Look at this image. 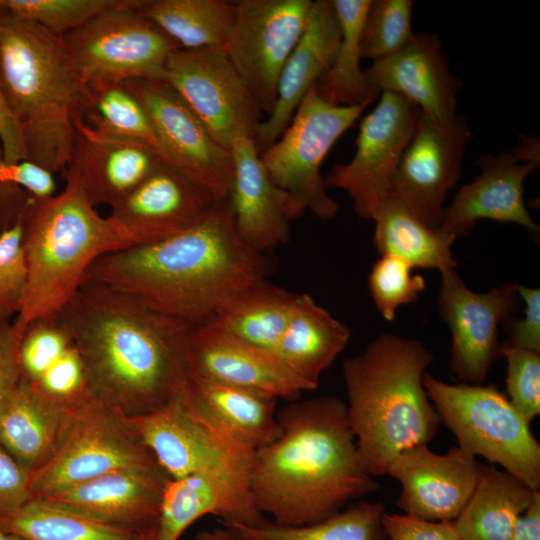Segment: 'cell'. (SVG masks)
<instances>
[{"label": "cell", "instance_id": "cell-50", "mask_svg": "<svg viewBox=\"0 0 540 540\" xmlns=\"http://www.w3.org/2000/svg\"><path fill=\"white\" fill-rule=\"evenodd\" d=\"M31 472L0 446V513L14 510L29 499Z\"/></svg>", "mask_w": 540, "mask_h": 540}, {"label": "cell", "instance_id": "cell-52", "mask_svg": "<svg viewBox=\"0 0 540 540\" xmlns=\"http://www.w3.org/2000/svg\"><path fill=\"white\" fill-rule=\"evenodd\" d=\"M511 540H540V492L535 491L529 505L517 518Z\"/></svg>", "mask_w": 540, "mask_h": 540}, {"label": "cell", "instance_id": "cell-39", "mask_svg": "<svg viewBox=\"0 0 540 540\" xmlns=\"http://www.w3.org/2000/svg\"><path fill=\"white\" fill-rule=\"evenodd\" d=\"M412 0H372L361 33V57H387L408 43L412 30Z\"/></svg>", "mask_w": 540, "mask_h": 540}, {"label": "cell", "instance_id": "cell-45", "mask_svg": "<svg viewBox=\"0 0 540 540\" xmlns=\"http://www.w3.org/2000/svg\"><path fill=\"white\" fill-rule=\"evenodd\" d=\"M35 383L43 392L60 400L73 401L89 394L82 360L72 345Z\"/></svg>", "mask_w": 540, "mask_h": 540}, {"label": "cell", "instance_id": "cell-24", "mask_svg": "<svg viewBox=\"0 0 540 540\" xmlns=\"http://www.w3.org/2000/svg\"><path fill=\"white\" fill-rule=\"evenodd\" d=\"M208 514L221 518L225 526H257L266 521L254 503L248 479L226 472H199L167 480L155 538L178 540Z\"/></svg>", "mask_w": 540, "mask_h": 540}, {"label": "cell", "instance_id": "cell-15", "mask_svg": "<svg viewBox=\"0 0 540 540\" xmlns=\"http://www.w3.org/2000/svg\"><path fill=\"white\" fill-rule=\"evenodd\" d=\"M421 109L405 97L383 91L376 107L360 123L352 159L336 164L324 178L326 187L344 190L355 213L371 219L389 193L391 178L414 133Z\"/></svg>", "mask_w": 540, "mask_h": 540}, {"label": "cell", "instance_id": "cell-25", "mask_svg": "<svg viewBox=\"0 0 540 540\" xmlns=\"http://www.w3.org/2000/svg\"><path fill=\"white\" fill-rule=\"evenodd\" d=\"M340 41L332 0L313 1L304 31L281 71L274 107L259 124L254 139L259 153L277 140L304 96L331 67Z\"/></svg>", "mask_w": 540, "mask_h": 540}, {"label": "cell", "instance_id": "cell-20", "mask_svg": "<svg viewBox=\"0 0 540 540\" xmlns=\"http://www.w3.org/2000/svg\"><path fill=\"white\" fill-rule=\"evenodd\" d=\"M217 201L208 191L161 161L109 218L138 244L156 242L201 222Z\"/></svg>", "mask_w": 540, "mask_h": 540}, {"label": "cell", "instance_id": "cell-41", "mask_svg": "<svg viewBox=\"0 0 540 540\" xmlns=\"http://www.w3.org/2000/svg\"><path fill=\"white\" fill-rule=\"evenodd\" d=\"M412 270L407 262L392 255H381L373 264L368 289L377 311L386 321H393L400 306L416 302L425 290V279Z\"/></svg>", "mask_w": 540, "mask_h": 540}, {"label": "cell", "instance_id": "cell-53", "mask_svg": "<svg viewBox=\"0 0 540 540\" xmlns=\"http://www.w3.org/2000/svg\"><path fill=\"white\" fill-rule=\"evenodd\" d=\"M191 540H250L235 528L225 526L211 531H200Z\"/></svg>", "mask_w": 540, "mask_h": 540}, {"label": "cell", "instance_id": "cell-12", "mask_svg": "<svg viewBox=\"0 0 540 540\" xmlns=\"http://www.w3.org/2000/svg\"><path fill=\"white\" fill-rule=\"evenodd\" d=\"M311 0L235 1L224 48L262 113L270 114L281 71L302 35Z\"/></svg>", "mask_w": 540, "mask_h": 540}, {"label": "cell", "instance_id": "cell-35", "mask_svg": "<svg viewBox=\"0 0 540 540\" xmlns=\"http://www.w3.org/2000/svg\"><path fill=\"white\" fill-rule=\"evenodd\" d=\"M372 0H332L341 27V41L328 71L315 83L317 94L333 105H370L380 94L360 67L361 33Z\"/></svg>", "mask_w": 540, "mask_h": 540}, {"label": "cell", "instance_id": "cell-8", "mask_svg": "<svg viewBox=\"0 0 540 540\" xmlns=\"http://www.w3.org/2000/svg\"><path fill=\"white\" fill-rule=\"evenodd\" d=\"M366 107L330 104L317 94L314 84L281 135L259 153L270 178L288 195L291 221L306 210L321 220L339 213V203L326 191L321 166L335 142Z\"/></svg>", "mask_w": 540, "mask_h": 540}, {"label": "cell", "instance_id": "cell-30", "mask_svg": "<svg viewBox=\"0 0 540 540\" xmlns=\"http://www.w3.org/2000/svg\"><path fill=\"white\" fill-rule=\"evenodd\" d=\"M186 385L197 406L251 450L266 446L279 436L276 397L193 375H187Z\"/></svg>", "mask_w": 540, "mask_h": 540}, {"label": "cell", "instance_id": "cell-33", "mask_svg": "<svg viewBox=\"0 0 540 540\" xmlns=\"http://www.w3.org/2000/svg\"><path fill=\"white\" fill-rule=\"evenodd\" d=\"M298 295L264 280L232 299L210 323L242 342L273 352Z\"/></svg>", "mask_w": 540, "mask_h": 540}, {"label": "cell", "instance_id": "cell-7", "mask_svg": "<svg viewBox=\"0 0 540 540\" xmlns=\"http://www.w3.org/2000/svg\"><path fill=\"white\" fill-rule=\"evenodd\" d=\"M423 385L458 447L500 465L532 490L540 488V444L528 422L497 387L448 384L426 372Z\"/></svg>", "mask_w": 540, "mask_h": 540}, {"label": "cell", "instance_id": "cell-43", "mask_svg": "<svg viewBox=\"0 0 540 540\" xmlns=\"http://www.w3.org/2000/svg\"><path fill=\"white\" fill-rule=\"evenodd\" d=\"M508 399L531 422L540 414V352L502 345Z\"/></svg>", "mask_w": 540, "mask_h": 540}, {"label": "cell", "instance_id": "cell-36", "mask_svg": "<svg viewBox=\"0 0 540 540\" xmlns=\"http://www.w3.org/2000/svg\"><path fill=\"white\" fill-rule=\"evenodd\" d=\"M0 528L24 540H138L142 535L73 513L38 497L0 513Z\"/></svg>", "mask_w": 540, "mask_h": 540}, {"label": "cell", "instance_id": "cell-54", "mask_svg": "<svg viewBox=\"0 0 540 540\" xmlns=\"http://www.w3.org/2000/svg\"><path fill=\"white\" fill-rule=\"evenodd\" d=\"M0 540H24L23 538L4 532L0 528Z\"/></svg>", "mask_w": 540, "mask_h": 540}, {"label": "cell", "instance_id": "cell-47", "mask_svg": "<svg viewBox=\"0 0 540 540\" xmlns=\"http://www.w3.org/2000/svg\"><path fill=\"white\" fill-rule=\"evenodd\" d=\"M383 525L388 540H461L453 521H427L385 512Z\"/></svg>", "mask_w": 540, "mask_h": 540}, {"label": "cell", "instance_id": "cell-23", "mask_svg": "<svg viewBox=\"0 0 540 540\" xmlns=\"http://www.w3.org/2000/svg\"><path fill=\"white\" fill-rule=\"evenodd\" d=\"M363 72L376 91L399 94L430 117L450 120L457 115V93L463 82L451 73L434 33H414L401 49L373 61Z\"/></svg>", "mask_w": 540, "mask_h": 540}, {"label": "cell", "instance_id": "cell-37", "mask_svg": "<svg viewBox=\"0 0 540 540\" xmlns=\"http://www.w3.org/2000/svg\"><path fill=\"white\" fill-rule=\"evenodd\" d=\"M381 502L360 501L308 525L284 526L264 521L257 526H230L250 540H388Z\"/></svg>", "mask_w": 540, "mask_h": 540}, {"label": "cell", "instance_id": "cell-2", "mask_svg": "<svg viewBox=\"0 0 540 540\" xmlns=\"http://www.w3.org/2000/svg\"><path fill=\"white\" fill-rule=\"evenodd\" d=\"M272 269L267 255L238 236L223 200L186 231L103 255L83 282L116 290L196 327L210 323L241 292L266 280Z\"/></svg>", "mask_w": 540, "mask_h": 540}, {"label": "cell", "instance_id": "cell-1", "mask_svg": "<svg viewBox=\"0 0 540 540\" xmlns=\"http://www.w3.org/2000/svg\"><path fill=\"white\" fill-rule=\"evenodd\" d=\"M83 363L89 394L132 418L170 401L187 376L193 326L83 282L56 316Z\"/></svg>", "mask_w": 540, "mask_h": 540}, {"label": "cell", "instance_id": "cell-44", "mask_svg": "<svg viewBox=\"0 0 540 540\" xmlns=\"http://www.w3.org/2000/svg\"><path fill=\"white\" fill-rule=\"evenodd\" d=\"M71 345L56 318L41 319L26 329L20 345L23 376L36 382Z\"/></svg>", "mask_w": 540, "mask_h": 540}, {"label": "cell", "instance_id": "cell-48", "mask_svg": "<svg viewBox=\"0 0 540 540\" xmlns=\"http://www.w3.org/2000/svg\"><path fill=\"white\" fill-rule=\"evenodd\" d=\"M0 183L13 184L36 199L55 195L54 173L27 159L15 163L0 164Z\"/></svg>", "mask_w": 540, "mask_h": 540}, {"label": "cell", "instance_id": "cell-5", "mask_svg": "<svg viewBox=\"0 0 540 540\" xmlns=\"http://www.w3.org/2000/svg\"><path fill=\"white\" fill-rule=\"evenodd\" d=\"M0 90L25 159L65 171L87 88L62 37L1 5Z\"/></svg>", "mask_w": 540, "mask_h": 540}, {"label": "cell", "instance_id": "cell-10", "mask_svg": "<svg viewBox=\"0 0 540 540\" xmlns=\"http://www.w3.org/2000/svg\"><path fill=\"white\" fill-rule=\"evenodd\" d=\"M154 461L131 419L88 395L75 407L56 454L31 472V498H45L112 470Z\"/></svg>", "mask_w": 540, "mask_h": 540}, {"label": "cell", "instance_id": "cell-3", "mask_svg": "<svg viewBox=\"0 0 540 540\" xmlns=\"http://www.w3.org/2000/svg\"><path fill=\"white\" fill-rule=\"evenodd\" d=\"M280 434L254 452L249 476L257 509L274 523L322 521L378 489L334 396L291 401L277 412Z\"/></svg>", "mask_w": 540, "mask_h": 540}, {"label": "cell", "instance_id": "cell-26", "mask_svg": "<svg viewBox=\"0 0 540 540\" xmlns=\"http://www.w3.org/2000/svg\"><path fill=\"white\" fill-rule=\"evenodd\" d=\"M234 171L226 198L238 236L265 252L290 238L288 195L270 178L254 140L237 138L232 146Z\"/></svg>", "mask_w": 540, "mask_h": 540}, {"label": "cell", "instance_id": "cell-11", "mask_svg": "<svg viewBox=\"0 0 540 540\" xmlns=\"http://www.w3.org/2000/svg\"><path fill=\"white\" fill-rule=\"evenodd\" d=\"M142 443L171 478L226 472L249 480L254 452L210 419L186 382L163 406L130 418Z\"/></svg>", "mask_w": 540, "mask_h": 540}, {"label": "cell", "instance_id": "cell-31", "mask_svg": "<svg viewBox=\"0 0 540 540\" xmlns=\"http://www.w3.org/2000/svg\"><path fill=\"white\" fill-rule=\"evenodd\" d=\"M535 491L494 465L480 464L471 497L453 521L461 540H511L519 515Z\"/></svg>", "mask_w": 540, "mask_h": 540}, {"label": "cell", "instance_id": "cell-9", "mask_svg": "<svg viewBox=\"0 0 540 540\" xmlns=\"http://www.w3.org/2000/svg\"><path fill=\"white\" fill-rule=\"evenodd\" d=\"M141 3L123 0L62 36L87 89L130 80L164 81L168 59L179 46L138 12Z\"/></svg>", "mask_w": 540, "mask_h": 540}, {"label": "cell", "instance_id": "cell-51", "mask_svg": "<svg viewBox=\"0 0 540 540\" xmlns=\"http://www.w3.org/2000/svg\"><path fill=\"white\" fill-rule=\"evenodd\" d=\"M0 142L5 163L25 159L19 129L4 103L0 90Z\"/></svg>", "mask_w": 540, "mask_h": 540}, {"label": "cell", "instance_id": "cell-6", "mask_svg": "<svg viewBox=\"0 0 540 540\" xmlns=\"http://www.w3.org/2000/svg\"><path fill=\"white\" fill-rule=\"evenodd\" d=\"M28 284L13 325L22 334L37 320L56 318L103 255L136 245L134 239L89 200L72 166L60 193L34 198L23 224Z\"/></svg>", "mask_w": 540, "mask_h": 540}, {"label": "cell", "instance_id": "cell-18", "mask_svg": "<svg viewBox=\"0 0 540 540\" xmlns=\"http://www.w3.org/2000/svg\"><path fill=\"white\" fill-rule=\"evenodd\" d=\"M480 463L461 448L445 454L419 444L401 451L387 473L401 484L396 505L404 514L427 521H454L476 486Z\"/></svg>", "mask_w": 540, "mask_h": 540}, {"label": "cell", "instance_id": "cell-27", "mask_svg": "<svg viewBox=\"0 0 540 540\" xmlns=\"http://www.w3.org/2000/svg\"><path fill=\"white\" fill-rule=\"evenodd\" d=\"M161 161L157 150L145 142L100 133L76 122L69 166L77 171L95 207L115 206Z\"/></svg>", "mask_w": 540, "mask_h": 540}, {"label": "cell", "instance_id": "cell-22", "mask_svg": "<svg viewBox=\"0 0 540 540\" xmlns=\"http://www.w3.org/2000/svg\"><path fill=\"white\" fill-rule=\"evenodd\" d=\"M480 173L455 193L445 207L440 232L455 241L468 235L477 221L489 219L519 224L538 232L523 199L525 179L538 163L520 160L514 153L501 151L479 157Z\"/></svg>", "mask_w": 540, "mask_h": 540}, {"label": "cell", "instance_id": "cell-19", "mask_svg": "<svg viewBox=\"0 0 540 540\" xmlns=\"http://www.w3.org/2000/svg\"><path fill=\"white\" fill-rule=\"evenodd\" d=\"M171 478L156 462L112 470L48 497V502L139 534L156 528L161 496Z\"/></svg>", "mask_w": 540, "mask_h": 540}, {"label": "cell", "instance_id": "cell-4", "mask_svg": "<svg viewBox=\"0 0 540 540\" xmlns=\"http://www.w3.org/2000/svg\"><path fill=\"white\" fill-rule=\"evenodd\" d=\"M433 360L420 341L383 333L343 362L348 422L372 476L386 474L401 451L436 435L441 420L423 385Z\"/></svg>", "mask_w": 540, "mask_h": 540}, {"label": "cell", "instance_id": "cell-21", "mask_svg": "<svg viewBox=\"0 0 540 540\" xmlns=\"http://www.w3.org/2000/svg\"><path fill=\"white\" fill-rule=\"evenodd\" d=\"M187 375L260 391L290 402L313 390L274 352L242 342L212 323L193 328Z\"/></svg>", "mask_w": 540, "mask_h": 540}, {"label": "cell", "instance_id": "cell-55", "mask_svg": "<svg viewBox=\"0 0 540 540\" xmlns=\"http://www.w3.org/2000/svg\"><path fill=\"white\" fill-rule=\"evenodd\" d=\"M156 529V528H155ZM155 529L150 531V532H147V533H144L142 534L138 540H156L155 538Z\"/></svg>", "mask_w": 540, "mask_h": 540}, {"label": "cell", "instance_id": "cell-16", "mask_svg": "<svg viewBox=\"0 0 540 540\" xmlns=\"http://www.w3.org/2000/svg\"><path fill=\"white\" fill-rule=\"evenodd\" d=\"M471 136L464 116L438 120L421 111L391 178L389 193L433 230L442 222L448 191L460 178Z\"/></svg>", "mask_w": 540, "mask_h": 540}, {"label": "cell", "instance_id": "cell-42", "mask_svg": "<svg viewBox=\"0 0 540 540\" xmlns=\"http://www.w3.org/2000/svg\"><path fill=\"white\" fill-rule=\"evenodd\" d=\"M24 219L0 233V323L10 322L22 309L28 270L23 248Z\"/></svg>", "mask_w": 540, "mask_h": 540}, {"label": "cell", "instance_id": "cell-13", "mask_svg": "<svg viewBox=\"0 0 540 540\" xmlns=\"http://www.w3.org/2000/svg\"><path fill=\"white\" fill-rule=\"evenodd\" d=\"M164 81L225 148L242 136L255 139L262 112L224 48L174 50Z\"/></svg>", "mask_w": 540, "mask_h": 540}, {"label": "cell", "instance_id": "cell-14", "mask_svg": "<svg viewBox=\"0 0 540 540\" xmlns=\"http://www.w3.org/2000/svg\"><path fill=\"white\" fill-rule=\"evenodd\" d=\"M146 110L159 143L162 161L226 200L233 178L231 150L218 143L184 99L167 82L124 83Z\"/></svg>", "mask_w": 540, "mask_h": 540}, {"label": "cell", "instance_id": "cell-32", "mask_svg": "<svg viewBox=\"0 0 540 540\" xmlns=\"http://www.w3.org/2000/svg\"><path fill=\"white\" fill-rule=\"evenodd\" d=\"M373 244L380 255L396 256L413 268H456L454 241L420 221L398 198L387 193L374 209Z\"/></svg>", "mask_w": 540, "mask_h": 540}, {"label": "cell", "instance_id": "cell-40", "mask_svg": "<svg viewBox=\"0 0 540 540\" xmlns=\"http://www.w3.org/2000/svg\"><path fill=\"white\" fill-rule=\"evenodd\" d=\"M123 0H0L15 15L62 37Z\"/></svg>", "mask_w": 540, "mask_h": 540}, {"label": "cell", "instance_id": "cell-29", "mask_svg": "<svg viewBox=\"0 0 540 540\" xmlns=\"http://www.w3.org/2000/svg\"><path fill=\"white\" fill-rule=\"evenodd\" d=\"M350 337L346 324L309 294L299 293L291 319L273 352L294 375L315 389L322 373L344 350Z\"/></svg>", "mask_w": 540, "mask_h": 540}, {"label": "cell", "instance_id": "cell-38", "mask_svg": "<svg viewBox=\"0 0 540 540\" xmlns=\"http://www.w3.org/2000/svg\"><path fill=\"white\" fill-rule=\"evenodd\" d=\"M78 120L100 133L145 142L160 154L151 120L125 84L87 89Z\"/></svg>", "mask_w": 540, "mask_h": 540}, {"label": "cell", "instance_id": "cell-56", "mask_svg": "<svg viewBox=\"0 0 540 540\" xmlns=\"http://www.w3.org/2000/svg\"><path fill=\"white\" fill-rule=\"evenodd\" d=\"M3 151H2V146H1V142H0V164L3 162Z\"/></svg>", "mask_w": 540, "mask_h": 540}, {"label": "cell", "instance_id": "cell-46", "mask_svg": "<svg viewBox=\"0 0 540 540\" xmlns=\"http://www.w3.org/2000/svg\"><path fill=\"white\" fill-rule=\"evenodd\" d=\"M517 291L525 303L524 317L504 322L507 339L502 345L540 352V290L517 284Z\"/></svg>", "mask_w": 540, "mask_h": 540}, {"label": "cell", "instance_id": "cell-28", "mask_svg": "<svg viewBox=\"0 0 540 540\" xmlns=\"http://www.w3.org/2000/svg\"><path fill=\"white\" fill-rule=\"evenodd\" d=\"M88 395L60 400L23 376L0 412V446L28 471L41 468L56 454L75 407Z\"/></svg>", "mask_w": 540, "mask_h": 540}, {"label": "cell", "instance_id": "cell-17", "mask_svg": "<svg viewBox=\"0 0 540 540\" xmlns=\"http://www.w3.org/2000/svg\"><path fill=\"white\" fill-rule=\"evenodd\" d=\"M440 274L438 311L451 332V371L462 383L482 384L494 361L502 356L499 327L517 313V283L475 292L456 268Z\"/></svg>", "mask_w": 540, "mask_h": 540}, {"label": "cell", "instance_id": "cell-34", "mask_svg": "<svg viewBox=\"0 0 540 540\" xmlns=\"http://www.w3.org/2000/svg\"><path fill=\"white\" fill-rule=\"evenodd\" d=\"M137 10L182 49L225 48L236 12L225 0H142Z\"/></svg>", "mask_w": 540, "mask_h": 540}, {"label": "cell", "instance_id": "cell-49", "mask_svg": "<svg viewBox=\"0 0 540 540\" xmlns=\"http://www.w3.org/2000/svg\"><path fill=\"white\" fill-rule=\"evenodd\" d=\"M24 334L11 322L0 323V412L19 386L23 373L20 345Z\"/></svg>", "mask_w": 540, "mask_h": 540}]
</instances>
